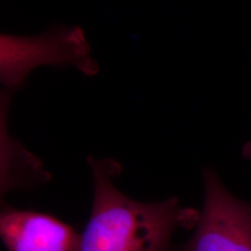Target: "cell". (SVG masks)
<instances>
[{
  "instance_id": "cell-2",
  "label": "cell",
  "mask_w": 251,
  "mask_h": 251,
  "mask_svg": "<svg viewBox=\"0 0 251 251\" xmlns=\"http://www.w3.org/2000/svg\"><path fill=\"white\" fill-rule=\"evenodd\" d=\"M90 53V45L79 27L57 25L45 34L31 37L1 35V83L11 92L34 68L44 64L73 65L88 75H94L99 66Z\"/></svg>"
},
{
  "instance_id": "cell-1",
  "label": "cell",
  "mask_w": 251,
  "mask_h": 251,
  "mask_svg": "<svg viewBox=\"0 0 251 251\" xmlns=\"http://www.w3.org/2000/svg\"><path fill=\"white\" fill-rule=\"evenodd\" d=\"M93 179V205L81 234L79 251H169L178 227L198 222L194 210L178 199L142 203L126 197L114 184L121 166L113 159L89 158Z\"/></svg>"
},
{
  "instance_id": "cell-6",
  "label": "cell",
  "mask_w": 251,
  "mask_h": 251,
  "mask_svg": "<svg viewBox=\"0 0 251 251\" xmlns=\"http://www.w3.org/2000/svg\"><path fill=\"white\" fill-rule=\"evenodd\" d=\"M243 157L249 161H251V140L243 146Z\"/></svg>"
},
{
  "instance_id": "cell-5",
  "label": "cell",
  "mask_w": 251,
  "mask_h": 251,
  "mask_svg": "<svg viewBox=\"0 0 251 251\" xmlns=\"http://www.w3.org/2000/svg\"><path fill=\"white\" fill-rule=\"evenodd\" d=\"M9 92L1 94V187L2 194L28 183L42 181L49 176L42 164L29 154L18 142L9 137L7 130V114Z\"/></svg>"
},
{
  "instance_id": "cell-4",
  "label": "cell",
  "mask_w": 251,
  "mask_h": 251,
  "mask_svg": "<svg viewBox=\"0 0 251 251\" xmlns=\"http://www.w3.org/2000/svg\"><path fill=\"white\" fill-rule=\"evenodd\" d=\"M0 234L8 251H79L81 234L52 216L5 207Z\"/></svg>"
},
{
  "instance_id": "cell-3",
  "label": "cell",
  "mask_w": 251,
  "mask_h": 251,
  "mask_svg": "<svg viewBox=\"0 0 251 251\" xmlns=\"http://www.w3.org/2000/svg\"><path fill=\"white\" fill-rule=\"evenodd\" d=\"M203 180L197 229L178 251H251V202L235 198L211 169L204 170Z\"/></svg>"
}]
</instances>
